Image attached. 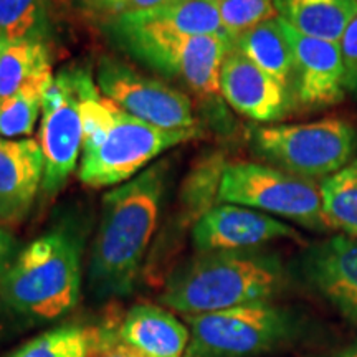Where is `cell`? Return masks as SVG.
Masks as SVG:
<instances>
[{
    "instance_id": "3957f363",
    "label": "cell",
    "mask_w": 357,
    "mask_h": 357,
    "mask_svg": "<svg viewBox=\"0 0 357 357\" xmlns=\"http://www.w3.org/2000/svg\"><path fill=\"white\" fill-rule=\"evenodd\" d=\"M287 283L283 263L260 250L205 252L169 275L159 301L187 316L266 303Z\"/></svg>"
},
{
    "instance_id": "8992f818",
    "label": "cell",
    "mask_w": 357,
    "mask_h": 357,
    "mask_svg": "<svg viewBox=\"0 0 357 357\" xmlns=\"http://www.w3.org/2000/svg\"><path fill=\"white\" fill-rule=\"evenodd\" d=\"M113 35L129 55L166 77L177 78L199 98L220 95L223 60L234 42L218 35H172L113 22Z\"/></svg>"
},
{
    "instance_id": "e0dca14e",
    "label": "cell",
    "mask_w": 357,
    "mask_h": 357,
    "mask_svg": "<svg viewBox=\"0 0 357 357\" xmlns=\"http://www.w3.org/2000/svg\"><path fill=\"white\" fill-rule=\"evenodd\" d=\"M114 24L172 35H218L227 37L222 25L220 0H177L146 12L119 13Z\"/></svg>"
},
{
    "instance_id": "7402d4cb",
    "label": "cell",
    "mask_w": 357,
    "mask_h": 357,
    "mask_svg": "<svg viewBox=\"0 0 357 357\" xmlns=\"http://www.w3.org/2000/svg\"><path fill=\"white\" fill-rule=\"evenodd\" d=\"M47 65H50L47 42H0V102L12 96Z\"/></svg>"
},
{
    "instance_id": "5bb4252c",
    "label": "cell",
    "mask_w": 357,
    "mask_h": 357,
    "mask_svg": "<svg viewBox=\"0 0 357 357\" xmlns=\"http://www.w3.org/2000/svg\"><path fill=\"white\" fill-rule=\"evenodd\" d=\"M220 95L236 113L257 123L280 121L293 106L289 89L235 48L223 60Z\"/></svg>"
},
{
    "instance_id": "4fadbf2b",
    "label": "cell",
    "mask_w": 357,
    "mask_h": 357,
    "mask_svg": "<svg viewBox=\"0 0 357 357\" xmlns=\"http://www.w3.org/2000/svg\"><path fill=\"white\" fill-rule=\"evenodd\" d=\"M301 273L342 318L357 324V238L337 235L312 245L301 260Z\"/></svg>"
},
{
    "instance_id": "2e32d148",
    "label": "cell",
    "mask_w": 357,
    "mask_h": 357,
    "mask_svg": "<svg viewBox=\"0 0 357 357\" xmlns=\"http://www.w3.org/2000/svg\"><path fill=\"white\" fill-rule=\"evenodd\" d=\"M118 337L146 357H185L190 331L164 307L137 305L123 318Z\"/></svg>"
},
{
    "instance_id": "4316f807",
    "label": "cell",
    "mask_w": 357,
    "mask_h": 357,
    "mask_svg": "<svg viewBox=\"0 0 357 357\" xmlns=\"http://www.w3.org/2000/svg\"><path fill=\"white\" fill-rule=\"evenodd\" d=\"M89 357H146L136 351L134 347L124 344L118 336H109V334H101V336H93V347Z\"/></svg>"
},
{
    "instance_id": "30bf717a",
    "label": "cell",
    "mask_w": 357,
    "mask_h": 357,
    "mask_svg": "<svg viewBox=\"0 0 357 357\" xmlns=\"http://www.w3.org/2000/svg\"><path fill=\"white\" fill-rule=\"evenodd\" d=\"M38 142L45 160L42 194L48 200L66 185L83 149L75 66L58 71L45 93Z\"/></svg>"
},
{
    "instance_id": "83f0119b",
    "label": "cell",
    "mask_w": 357,
    "mask_h": 357,
    "mask_svg": "<svg viewBox=\"0 0 357 357\" xmlns=\"http://www.w3.org/2000/svg\"><path fill=\"white\" fill-rule=\"evenodd\" d=\"M13 250H15V238L10 231L0 227V278L8 268V260L13 255Z\"/></svg>"
},
{
    "instance_id": "7a4b0ae2",
    "label": "cell",
    "mask_w": 357,
    "mask_h": 357,
    "mask_svg": "<svg viewBox=\"0 0 357 357\" xmlns=\"http://www.w3.org/2000/svg\"><path fill=\"white\" fill-rule=\"evenodd\" d=\"M84 234L75 220L58 222L30 242L0 278V300L19 318L42 324L78 305Z\"/></svg>"
},
{
    "instance_id": "f1b7e54d",
    "label": "cell",
    "mask_w": 357,
    "mask_h": 357,
    "mask_svg": "<svg viewBox=\"0 0 357 357\" xmlns=\"http://www.w3.org/2000/svg\"><path fill=\"white\" fill-rule=\"evenodd\" d=\"M174 2H177V0H126L123 6L121 13L154 10V8L166 7V6H169V3H174Z\"/></svg>"
},
{
    "instance_id": "ba28073f",
    "label": "cell",
    "mask_w": 357,
    "mask_h": 357,
    "mask_svg": "<svg viewBox=\"0 0 357 357\" xmlns=\"http://www.w3.org/2000/svg\"><path fill=\"white\" fill-rule=\"evenodd\" d=\"M218 204H235L281 217L311 230H328L321 211L319 182L261 162L236 160L223 171Z\"/></svg>"
},
{
    "instance_id": "4dcf8cb0",
    "label": "cell",
    "mask_w": 357,
    "mask_h": 357,
    "mask_svg": "<svg viewBox=\"0 0 357 357\" xmlns=\"http://www.w3.org/2000/svg\"><path fill=\"white\" fill-rule=\"evenodd\" d=\"M328 357H357V344H352L349 347H346V349L334 352V354Z\"/></svg>"
},
{
    "instance_id": "d4e9b609",
    "label": "cell",
    "mask_w": 357,
    "mask_h": 357,
    "mask_svg": "<svg viewBox=\"0 0 357 357\" xmlns=\"http://www.w3.org/2000/svg\"><path fill=\"white\" fill-rule=\"evenodd\" d=\"M220 17L225 33L235 43L240 35L276 17L273 0H220Z\"/></svg>"
},
{
    "instance_id": "8fae6325",
    "label": "cell",
    "mask_w": 357,
    "mask_h": 357,
    "mask_svg": "<svg viewBox=\"0 0 357 357\" xmlns=\"http://www.w3.org/2000/svg\"><path fill=\"white\" fill-rule=\"evenodd\" d=\"M284 30L293 48L291 105L300 111H319L339 105L346 96L339 43L307 37L288 24Z\"/></svg>"
},
{
    "instance_id": "9a60e30c",
    "label": "cell",
    "mask_w": 357,
    "mask_h": 357,
    "mask_svg": "<svg viewBox=\"0 0 357 357\" xmlns=\"http://www.w3.org/2000/svg\"><path fill=\"white\" fill-rule=\"evenodd\" d=\"M45 160L33 137H0V223L19 225L42 192Z\"/></svg>"
},
{
    "instance_id": "484cf974",
    "label": "cell",
    "mask_w": 357,
    "mask_h": 357,
    "mask_svg": "<svg viewBox=\"0 0 357 357\" xmlns=\"http://www.w3.org/2000/svg\"><path fill=\"white\" fill-rule=\"evenodd\" d=\"M342 66H344L346 91L357 89V15L346 26L344 33L339 40Z\"/></svg>"
},
{
    "instance_id": "ac0fdd59",
    "label": "cell",
    "mask_w": 357,
    "mask_h": 357,
    "mask_svg": "<svg viewBox=\"0 0 357 357\" xmlns=\"http://www.w3.org/2000/svg\"><path fill=\"white\" fill-rule=\"evenodd\" d=\"M276 15L307 37L339 43L357 15V0H273Z\"/></svg>"
},
{
    "instance_id": "5b68a950",
    "label": "cell",
    "mask_w": 357,
    "mask_h": 357,
    "mask_svg": "<svg viewBox=\"0 0 357 357\" xmlns=\"http://www.w3.org/2000/svg\"><path fill=\"white\" fill-rule=\"evenodd\" d=\"M199 136H202L200 128L167 131L136 119L114 105L109 126L83 142L78 178L91 189L121 185L142 172L164 151Z\"/></svg>"
},
{
    "instance_id": "d6986e66",
    "label": "cell",
    "mask_w": 357,
    "mask_h": 357,
    "mask_svg": "<svg viewBox=\"0 0 357 357\" xmlns=\"http://www.w3.org/2000/svg\"><path fill=\"white\" fill-rule=\"evenodd\" d=\"M234 48L289 89L293 75V48L283 20L278 15L240 35L235 40Z\"/></svg>"
},
{
    "instance_id": "6da1fadb",
    "label": "cell",
    "mask_w": 357,
    "mask_h": 357,
    "mask_svg": "<svg viewBox=\"0 0 357 357\" xmlns=\"http://www.w3.org/2000/svg\"><path fill=\"white\" fill-rule=\"evenodd\" d=\"M171 162L153 166L109 190L89 257V288L98 298L128 296L158 227Z\"/></svg>"
},
{
    "instance_id": "277c9868",
    "label": "cell",
    "mask_w": 357,
    "mask_h": 357,
    "mask_svg": "<svg viewBox=\"0 0 357 357\" xmlns=\"http://www.w3.org/2000/svg\"><path fill=\"white\" fill-rule=\"evenodd\" d=\"M250 146L268 166L296 177L324 178L354 159L357 129L342 118L300 124H270L250 131Z\"/></svg>"
},
{
    "instance_id": "52a82bcc",
    "label": "cell",
    "mask_w": 357,
    "mask_h": 357,
    "mask_svg": "<svg viewBox=\"0 0 357 357\" xmlns=\"http://www.w3.org/2000/svg\"><path fill=\"white\" fill-rule=\"evenodd\" d=\"M185 357H255L288 342L298 326L291 312L266 303L187 316Z\"/></svg>"
},
{
    "instance_id": "9c48e42d",
    "label": "cell",
    "mask_w": 357,
    "mask_h": 357,
    "mask_svg": "<svg viewBox=\"0 0 357 357\" xmlns=\"http://www.w3.org/2000/svg\"><path fill=\"white\" fill-rule=\"evenodd\" d=\"M95 82L102 96L151 126L167 131L199 128L190 98L184 91L141 75L121 60L102 56L98 61Z\"/></svg>"
},
{
    "instance_id": "f546056e",
    "label": "cell",
    "mask_w": 357,
    "mask_h": 357,
    "mask_svg": "<svg viewBox=\"0 0 357 357\" xmlns=\"http://www.w3.org/2000/svg\"><path fill=\"white\" fill-rule=\"evenodd\" d=\"M91 3H95L100 8H105V10H109L113 12L114 15H118V13H121L123 10V6L126 0H89Z\"/></svg>"
},
{
    "instance_id": "44dd1931",
    "label": "cell",
    "mask_w": 357,
    "mask_h": 357,
    "mask_svg": "<svg viewBox=\"0 0 357 357\" xmlns=\"http://www.w3.org/2000/svg\"><path fill=\"white\" fill-rule=\"evenodd\" d=\"M55 78L52 65L43 66L20 89L0 102V137L17 139L33 132L42 116L43 98Z\"/></svg>"
},
{
    "instance_id": "603a6c76",
    "label": "cell",
    "mask_w": 357,
    "mask_h": 357,
    "mask_svg": "<svg viewBox=\"0 0 357 357\" xmlns=\"http://www.w3.org/2000/svg\"><path fill=\"white\" fill-rule=\"evenodd\" d=\"M48 29L47 0H0V42H47Z\"/></svg>"
},
{
    "instance_id": "cb8c5ba5",
    "label": "cell",
    "mask_w": 357,
    "mask_h": 357,
    "mask_svg": "<svg viewBox=\"0 0 357 357\" xmlns=\"http://www.w3.org/2000/svg\"><path fill=\"white\" fill-rule=\"evenodd\" d=\"M93 334L78 324H63L38 334L7 357H89Z\"/></svg>"
},
{
    "instance_id": "7c38bea8",
    "label": "cell",
    "mask_w": 357,
    "mask_h": 357,
    "mask_svg": "<svg viewBox=\"0 0 357 357\" xmlns=\"http://www.w3.org/2000/svg\"><path fill=\"white\" fill-rule=\"evenodd\" d=\"M278 240L301 242V235L273 215L235 204H217L192 227L199 253L258 250Z\"/></svg>"
},
{
    "instance_id": "ffe728a7",
    "label": "cell",
    "mask_w": 357,
    "mask_h": 357,
    "mask_svg": "<svg viewBox=\"0 0 357 357\" xmlns=\"http://www.w3.org/2000/svg\"><path fill=\"white\" fill-rule=\"evenodd\" d=\"M319 192L326 229L357 238V158L321 178Z\"/></svg>"
}]
</instances>
